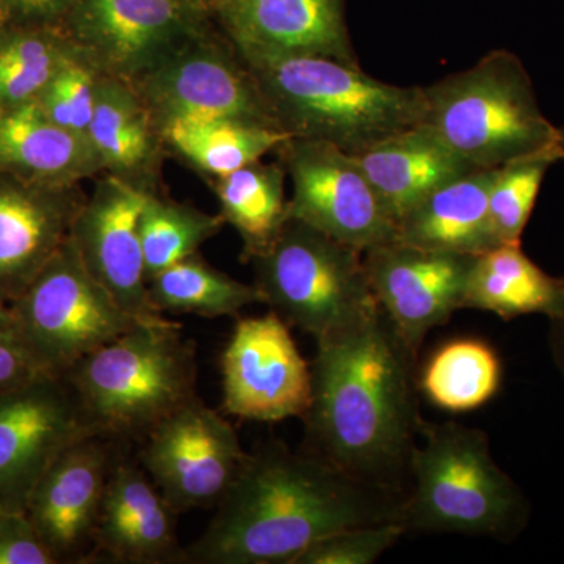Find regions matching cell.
I'll return each mask as SVG.
<instances>
[{"mask_svg": "<svg viewBox=\"0 0 564 564\" xmlns=\"http://www.w3.org/2000/svg\"><path fill=\"white\" fill-rule=\"evenodd\" d=\"M251 262L262 302L315 339L377 304L364 252L295 218Z\"/></svg>", "mask_w": 564, "mask_h": 564, "instance_id": "obj_7", "label": "cell"}, {"mask_svg": "<svg viewBox=\"0 0 564 564\" xmlns=\"http://www.w3.org/2000/svg\"><path fill=\"white\" fill-rule=\"evenodd\" d=\"M0 115H2V113H0Z\"/></svg>", "mask_w": 564, "mask_h": 564, "instance_id": "obj_41", "label": "cell"}, {"mask_svg": "<svg viewBox=\"0 0 564 564\" xmlns=\"http://www.w3.org/2000/svg\"><path fill=\"white\" fill-rule=\"evenodd\" d=\"M77 0H0V25L61 29Z\"/></svg>", "mask_w": 564, "mask_h": 564, "instance_id": "obj_37", "label": "cell"}, {"mask_svg": "<svg viewBox=\"0 0 564 564\" xmlns=\"http://www.w3.org/2000/svg\"><path fill=\"white\" fill-rule=\"evenodd\" d=\"M475 256L423 250L392 240L364 252L378 306L415 358L426 334L463 310Z\"/></svg>", "mask_w": 564, "mask_h": 564, "instance_id": "obj_15", "label": "cell"}, {"mask_svg": "<svg viewBox=\"0 0 564 564\" xmlns=\"http://www.w3.org/2000/svg\"><path fill=\"white\" fill-rule=\"evenodd\" d=\"M285 174L281 163L256 161L236 172L212 177L220 215L242 239L243 261L263 254L289 220Z\"/></svg>", "mask_w": 564, "mask_h": 564, "instance_id": "obj_26", "label": "cell"}, {"mask_svg": "<svg viewBox=\"0 0 564 564\" xmlns=\"http://www.w3.org/2000/svg\"><path fill=\"white\" fill-rule=\"evenodd\" d=\"M129 84L159 131L174 120H234L280 129L239 52L215 25Z\"/></svg>", "mask_w": 564, "mask_h": 564, "instance_id": "obj_9", "label": "cell"}, {"mask_svg": "<svg viewBox=\"0 0 564 564\" xmlns=\"http://www.w3.org/2000/svg\"><path fill=\"white\" fill-rule=\"evenodd\" d=\"M352 158L395 226L429 193L475 170L425 124Z\"/></svg>", "mask_w": 564, "mask_h": 564, "instance_id": "obj_21", "label": "cell"}, {"mask_svg": "<svg viewBox=\"0 0 564 564\" xmlns=\"http://www.w3.org/2000/svg\"><path fill=\"white\" fill-rule=\"evenodd\" d=\"M166 152L206 176L220 177L262 161L289 133L234 120H174L161 129Z\"/></svg>", "mask_w": 564, "mask_h": 564, "instance_id": "obj_27", "label": "cell"}, {"mask_svg": "<svg viewBox=\"0 0 564 564\" xmlns=\"http://www.w3.org/2000/svg\"><path fill=\"white\" fill-rule=\"evenodd\" d=\"M400 505L392 489L359 480L313 452L267 445L247 455L182 563L293 564L328 534L400 522Z\"/></svg>", "mask_w": 564, "mask_h": 564, "instance_id": "obj_2", "label": "cell"}, {"mask_svg": "<svg viewBox=\"0 0 564 564\" xmlns=\"http://www.w3.org/2000/svg\"><path fill=\"white\" fill-rule=\"evenodd\" d=\"M98 79V70L76 52L40 93L35 104L55 124L88 137Z\"/></svg>", "mask_w": 564, "mask_h": 564, "instance_id": "obj_33", "label": "cell"}, {"mask_svg": "<svg viewBox=\"0 0 564 564\" xmlns=\"http://www.w3.org/2000/svg\"><path fill=\"white\" fill-rule=\"evenodd\" d=\"M274 152L292 181L289 217L361 252L397 240V226L351 154L302 137Z\"/></svg>", "mask_w": 564, "mask_h": 564, "instance_id": "obj_11", "label": "cell"}, {"mask_svg": "<svg viewBox=\"0 0 564 564\" xmlns=\"http://www.w3.org/2000/svg\"><path fill=\"white\" fill-rule=\"evenodd\" d=\"M223 408L254 422L304 417L311 402V367L289 325L270 310L234 326L221 355Z\"/></svg>", "mask_w": 564, "mask_h": 564, "instance_id": "obj_14", "label": "cell"}, {"mask_svg": "<svg viewBox=\"0 0 564 564\" xmlns=\"http://www.w3.org/2000/svg\"><path fill=\"white\" fill-rule=\"evenodd\" d=\"M247 458L239 434L198 397L143 440L140 464L177 514L217 507Z\"/></svg>", "mask_w": 564, "mask_h": 564, "instance_id": "obj_12", "label": "cell"}, {"mask_svg": "<svg viewBox=\"0 0 564 564\" xmlns=\"http://www.w3.org/2000/svg\"><path fill=\"white\" fill-rule=\"evenodd\" d=\"M85 199L80 184L0 174V303H13L61 250Z\"/></svg>", "mask_w": 564, "mask_h": 564, "instance_id": "obj_18", "label": "cell"}, {"mask_svg": "<svg viewBox=\"0 0 564 564\" xmlns=\"http://www.w3.org/2000/svg\"><path fill=\"white\" fill-rule=\"evenodd\" d=\"M176 514L141 464L118 456L104 492L91 555L124 564L182 563Z\"/></svg>", "mask_w": 564, "mask_h": 564, "instance_id": "obj_20", "label": "cell"}, {"mask_svg": "<svg viewBox=\"0 0 564 564\" xmlns=\"http://www.w3.org/2000/svg\"><path fill=\"white\" fill-rule=\"evenodd\" d=\"M502 377V361L491 345L478 339H456L430 356L419 386L440 410L467 413L496 397Z\"/></svg>", "mask_w": 564, "mask_h": 564, "instance_id": "obj_28", "label": "cell"}, {"mask_svg": "<svg viewBox=\"0 0 564 564\" xmlns=\"http://www.w3.org/2000/svg\"><path fill=\"white\" fill-rule=\"evenodd\" d=\"M102 173L90 139L55 124L35 102L0 115V174L73 185Z\"/></svg>", "mask_w": 564, "mask_h": 564, "instance_id": "obj_24", "label": "cell"}, {"mask_svg": "<svg viewBox=\"0 0 564 564\" xmlns=\"http://www.w3.org/2000/svg\"><path fill=\"white\" fill-rule=\"evenodd\" d=\"M463 310L486 311L503 321L532 314L551 321L564 310L563 278L545 273L521 243L497 245L475 256Z\"/></svg>", "mask_w": 564, "mask_h": 564, "instance_id": "obj_25", "label": "cell"}, {"mask_svg": "<svg viewBox=\"0 0 564 564\" xmlns=\"http://www.w3.org/2000/svg\"><path fill=\"white\" fill-rule=\"evenodd\" d=\"M404 533L399 521L350 527L315 541L293 564H372Z\"/></svg>", "mask_w": 564, "mask_h": 564, "instance_id": "obj_34", "label": "cell"}, {"mask_svg": "<svg viewBox=\"0 0 564 564\" xmlns=\"http://www.w3.org/2000/svg\"><path fill=\"white\" fill-rule=\"evenodd\" d=\"M148 193L113 174H99L69 234L93 278L140 321L163 315L151 303L141 247L140 215Z\"/></svg>", "mask_w": 564, "mask_h": 564, "instance_id": "obj_16", "label": "cell"}, {"mask_svg": "<svg viewBox=\"0 0 564 564\" xmlns=\"http://www.w3.org/2000/svg\"><path fill=\"white\" fill-rule=\"evenodd\" d=\"M497 169L473 170L429 193L397 223V240L423 250L469 256L500 245L489 215Z\"/></svg>", "mask_w": 564, "mask_h": 564, "instance_id": "obj_23", "label": "cell"}, {"mask_svg": "<svg viewBox=\"0 0 564 564\" xmlns=\"http://www.w3.org/2000/svg\"><path fill=\"white\" fill-rule=\"evenodd\" d=\"M88 139L101 158L104 173L159 192L165 154L161 131L129 82L99 74Z\"/></svg>", "mask_w": 564, "mask_h": 564, "instance_id": "obj_22", "label": "cell"}, {"mask_svg": "<svg viewBox=\"0 0 564 564\" xmlns=\"http://www.w3.org/2000/svg\"><path fill=\"white\" fill-rule=\"evenodd\" d=\"M410 456L414 488L400 505L408 532L456 533L511 541L525 529L524 492L500 469L481 430L421 421Z\"/></svg>", "mask_w": 564, "mask_h": 564, "instance_id": "obj_5", "label": "cell"}, {"mask_svg": "<svg viewBox=\"0 0 564 564\" xmlns=\"http://www.w3.org/2000/svg\"><path fill=\"white\" fill-rule=\"evenodd\" d=\"M76 52L61 29L0 25V113L35 102Z\"/></svg>", "mask_w": 564, "mask_h": 564, "instance_id": "obj_30", "label": "cell"}, {"mask_svg": "<svg viewBox=\"0 0 564 564\" xmlns=\"http://www.w3.org/2000/svg\"><path fill=\"white\" fill-rule=\"evenodd\" d=\"M185 2L191 3L195 9L202 10L204 13L210 14V17L214 18V11L217 9L220 0H185Z\"/></svg>", "mask_w": 564, "mask_h": 564, "instance_id": "obj_39", "label": "cell"}, {"mask_svg": "<svg viewBox=\"0 0 564 564\" xmlns=\"http://www.w3.org/2000/svg\"><path fill=\"white\" fill-rule=\"evenodd\" d=\"M152 306L159 313L193 314L218 318L239 314L263 303L256 284H245L193 254L148 281Z\"/></svg>", "mask_w": 564, "mask_h": 564, "instance_id": "obj_29", "label": "cell"}, {"mask_svg": "<svg viewBox=\"0 0 564 564\" xmlns=\"http://www.w3.org/2000/svg\"><path fill=\"white\" fill-rule=\"evenodd\" d=\"M214 25L185 0H77L61 31L99 74L132 82Z\"/></svg>", "mask_w": 564, "mask_h": 564, "instance_id": "obj_10", "label": "cell"}, {"mask_svg": "<svg viewBox=\"0 0 564 564\" xmlns=\"http://www.w3.org/2000/svg\"><path fill=\"white\" fill-rule=\"evenodd\" d=\"M91 434L65 377L43 373L0 391V510L25 513L51 464Z\"/></svg>", "mask_w": 564, "mask_h": 564, "instance_id": "obj_13", "label": "cell"}, {"mask_svg": "<svg viewBox=\"0 0 564 564\" xmlns=\"http://www.w3.org/2000/svg\"><path fill=\"white\" fill-rule=\"evenodd\" d=\"M421 124L475 170L551 150L558 135L541 110L524 63L505 50L423 87Z\"/></svg>", "mask_w": 564, "mask_h": 564, "instance_id": "obj_6", "label": "cell"}, {"mask_svg": "<svg viewBox=\"0 0 564 564\" xmlns=\"http://www.w3.org/2000/svg\"><path fill=\"white\" fill-rule=\"evenodd\" d=\"M195 345L165 317L140 321L65 375L98 436L143 441L196 395Z\"/></svg>", "mask_w": 564, "mask_h": 564, "instance_id": "obj_4", "label": "cell"}, {"mask_svg": "<svg viewBox=\"0 0 564 564\" xmlns=\"http://www.w3.org/2000/svg\"><path fill=\"white\" fill-rule=\"evenodd\" d=\"M304 414L313 454L337 469L393 489L421 425L417 358L378 306L318 337Z\"/></svg>", "mask_w": 564, "mask_h": 564, "instance_id": "obj_1", "label": "cell"}, {"mask_svg": "<svg viewBox=\"0 0 564 564\" xmlns=\"http://www.w3.org/2000/svg\"><path fill=\"white\" fill-rule=\"evenodd\" d=\"M117 444L98 434L77 441L33 489L25 514L57 563L85 562L87 549L93 551L107 480L118 458Z\"/></svg>", "mask_w": 564, "mask_h": 564, "instance_id": "obj_17", "label": "cell"}, {"mask_svg": "<svg viewBox=\"0 0 564 564\" xmlns=\"http://www.w3.org/2000/svg\"><path fill=\"white\" fill-rule=\"evenodd\" d=\"M0 564H58L25 513L0 510Z\"/></svg>", "mask_w": 564, "mask_h": 564, "instance_id": "obj_35", "label": "cell"}, {"mask_svg": "<svg viewBox=\"0 0 564 564\" xmlns=\"http://www.w3.org/2000/svg\"><path fill=\"white\" fill-rule=\"evenodd\" d=\"M226 223L191 204L177 203L158 193H148L140 215L141 247L148 281L174 263L198 254L207 240Z\"/></svg>", "mask_w": 564, "mask_h": 564, "instance_id": "obj_31", "label": "cell"}, {"mask_svg": "<svg viewBox=\"0 0 564 564\" xmlns=\"http://www.w3.org/2000/svg\"><path fill=\"white\" fill-rule=\"evenodd\" d=\"M556 162L560 154L555 147L513 159L496 170L489 191V215L497 242L521 243L545 174Z\"/></svg>", "mask_w": 564, "mask_h": 564, "instance_id": "obj_32", "label": "cell"}, {"mask_svg": "<svg viewBox=\"0 0 564 564\" xmlns=\"http://www.w3.org/2000/svg\"><path fill=\"white\" fill-rule=\"evenodd\" d=\"M10 310L36 367L54 377L140 322L93 278L70 237Z\"/></svg>", "mask_w": 564, "mask_h": 564, "instance_id": "obj_8", "label": "cell"}, {"mask_svg": "<svg viewBox=\"0 0 564 564\" xmlns=\"http://www.w3.org/2000/svg\"><path fill=\"white\" fill-rule=\"evenodd\" d=\"M551 350L556 367L564 377V310L558 317L551 318Z\"/></svg>", "mask_w": 564, "mask_h": 564, "instance_id": "obj_38", "label": "cell"}, {"mask_svg": "<svg viewBox=\"0 0 564 564\" xmlns=\"http://www.w3.org/2000/svg\"><path fill=\"white\" fill-rule=\"evenodd\" d=\"M270 113L291 137L356 155L421 124L423 87L369 76L358 63L318 55L240 54Z\"/></svg>", "mask_w": 564, "mask_h": 564, "instance_id": "obj_3", "label": "cell"}, {"mask_svg": "<svg viewBox=\"0 0 564 564\" xmlns=\"http://www.w3.org/2000/svg\"><path fill=\"white\" fill-rule=\"evenodd\" d=\"M214 21L240 54L318 55L358 63L345 0H220Z\"/></svg>", "mask_w": 564, "mask_h": 564, "instance_id": "obj_19", "label": "cell"}, {"mask_svg": "<svg viewBox=\"0 0 564 564\" xmlns=\"http://www.w3.org/2000/svg\"><path fill=\"white\" fill-rule=\"evenodd\" d=\"M43 375L25 348L10 304L0 303V391Z\"/></svg>", "mask_w": 564, "mask_h": 564, "instance_id": "obj_36", "label": "cell"}, {"mask_svg": "<svg viewBox=\"0 0 564 564\" xmlns=\"http://www.w3.org/2000/svg\"><path fill=\"white\" fill-rule=\"evenodd\" d=\"M556 150H558L560 161H564V128H558V135H556Z\"/></svg>", "mask_w": 564, "mask_h": 564, "instance_id": "obj_40", "label": "cell"}]
</instances>
